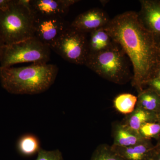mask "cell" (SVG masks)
Returning <instances> with one entry per match:
<instances>
[{
    "instance_id": "6da1fadb",
    "label": "cell",
    "mask_w": 160,
    "mask_h": 160,
    "mask_svg": "<svg viewBox=\"0 0 160 160\" xmlns=\"http://www.w3.org/2000/svg\"><path fill=\"white\" fill-rule=\"evenodd\" d=\"M104 28L127 55L132 68V85L138 92L142 91L160 69V46L136 12L116 16Z\"/></svg>"
},
{
    "instance_id": "7a4b0ae2",
    "label": "cell",
    "mask_w": 160,
    "mask_h": 160,
    "mask_svg": "<svg viewBox=\"0 0 160 160\" xmlns=\"http://www.w3.org/2000/svg\"><path fill=\"white\" fill-rule=\"evenodd\" d=\"M58 72L56 65L47 63L0 68V82L3 89L11 94H39L51 87Z\"/></svg>"
},
{
    "instance_id": "3957f363",
    "label": "cell",
    "mask_w": 160,
    "mask_h": 160,
    "mask_svg": "<svg viewBox=\"0 0 160 160\" xmlns=\"http://www.w3.org/2000/svg\"><path fill=\"white\" fill-rule=\"evenodd\" d=\"M85 66L101 77L120 85L131 81L133 75L130 60L115 42L106 50L89 54Z\"/></svg>"
},
{
    "instance_id": "277c9868",
    "label": "cell",
    "mask_w": 160,
    "mask_h": 160,
    "mask_svg": "<svg viewBox=\"0 0 160 160\" xmlns=\"http://www.w3.org/2000/svg\"><path fill=\"white\" fill-rule=\"evenodd\" d=\"M30 0H13L7 9L0 10V38L6 45L33 37L35 17Z\"/></svg>"
},
{
    "instance_id": "5b68a950",
    "label": "cell",
    "mask_w": 160,
    "mask_h": 160,
    "mask_svg": "<svg viewBox=\"0 0 160 160\" xmlns=\"http://www.w3.org/2000/svg\"><path fill=\"white\" fill-rule=\"evenodd\" d=\"M51 50L49 46L34 37L5 45L1 68L11 67L19 63H47L50 60Z\"/></svg>"
},
{
    "instance_id": "8992f818",
    "label": "cell",
    "mask_w": 160,
    "mask_h": 160,
    "mask_svg": "<svg viewBox=\"0 0 160 160\" xmlns=\"http://www.w3.org/2000/svg\"><path fill=\"white\" fill-rule=\"evenodd\" d=\"M51 49L69 62L85 65L89 53L87 34L69 26Z\"/></svg>"
},
{
    "instance_id": "52a82bcc",
    "label": "cell",
    "mask_w": 160,
    "mask_h": 160,
    "mask_svg": "<svg viewBox=\"0 0 160 160\" xmlns=\"http://www.w3.org/2000/svg\"><path fill=\"white\" fill-rule=\"evenodd\" d=\"M69 26L62 17H35L33 37L51 49Z\"/></svg>"
},
{
    "instance_id": "ba28073f",
    "label": "cell",
    "mask_w": 160,
    "mask_h": 160,
    "mask_svg": "<svg viewBox=\"0 0 160 160\" xmlns=\"http://www.w3.org/2000/svg\"><path fill=\"white\" fill-rule=\"evenodd\" d=\"M138 17L160 47V1L141 0Z\"/></svg>"
},
{
    "instance_id": "9c48e42d",
    "label": "cell",
    "mask_w": 160,
    "mask_h": 160,
    "mask_svg": "<svg viewBox=\"0 0 160 160\" xmlns=\"http://www.w3.org/2000/svg\"><path fill=\"white\" fill-rule=\"evenodd\" d=\"M110 21L107 12L99 8H93L78 15L70 26L78 31L87 34L104 28Z\"/></svg>"
},
{
    "instance_id": "30bf717a",
    "label": "cell",
    "mask_w": 160,
    "mask_h": 160,
    "mask_svg": "<svg viewBox=\"0 0 160 160\" xmlns=\"http://www.w3.org/2000/svg\"><path fill=\"white\" fill-rule=\"evenodd\" d=\"M78 0H30L29 7L34 17H62Z\"/></svg>"
},
{
    "instance_id": "8fae6325",
    "label": "cell",
    "mask_w": 160,
    "mask_h": 160,
    "mask_svg": "<svg viewBox=\"0 0 160 160\" xmlns=\"http://www.w3.org/2000/svg\"><path fill=\"white\" fill-rule=\"evenodd\" d=\"M111 146L112 149L125 160H152L160 149L158 146H152L148 140L129 147Z\"/></svg>"
},
{
    "instance_id": "7c38bea8",
    "label": "cell",
    "mask_w": 160,
    "mask_h": 160,
    "mask_svg": "<svg viewBox=\"0 0 160 160\" xmlns=\"http://www.w3.org/2000/svg\"><path fill=\"white\" fill-rule=\"evenodd\" d=\"M113 143L120 147H129L144 142L146 139L140 133L132 130L122 123H116L112 129Z\"/></svg>"
},
{
    "instance_id": "4fadbf2b",
    "label": "cell",
    "mask_w": 160,
    "mask_h": 160,
    "mask_svg": "<svg viewBox=\"0 0 160 160\" xmlns=\"http://www.w3.org/2000/svg\"><path fill=\"white\" fill-rule=\"evenodd\" d=\"M158 119V115L147 111L137 106L134 111L126 115L122 124L132 130L139 132L140 128L143 124L149 122H155Z\"/></svg>"
},
{
    "instance_id": "5bb4252c",
    "label": "cell",
    "mask_w": 160,
    "mask_h": 160,
    "mask_svg": "<svg viewBox=\"0 0 160 160\" xmlns=\"http://www.w3.org/2000/svg\"><path fill=\"white\" fill-rule=\"evenodd\" d=\"M88 39L89 54L97 53L111 47L115 42L104 28L90 32Z\"/></svg>"
},
{
    "instance_id": "9a60e30c",
    "label": "cell",
    "mask_w": 160,
    "mask_h": 160,
    "mask_svg": "<svg viewBox=\"0 0 160 160\" xmlns=\"http://www.w3.org/2000/svg\"><path fill=\"white\" fill-rule=\"evenodd\" d=\"M38 138L31 133L23 135L18 139L16 149L18 153L24 157H31L38 154L41 149Z\"/></svg>"
},
{
    "instance_id": "2e32d148",
    "label": "cell",
    "mask_w": 160,
    "mask_h": 160,
    "mask_svg": "<svg viewBox=\"0 0 160 160\" xmlns=\"http://www.w3.org/2000/svg\"><path fill=\"white\" fill-rule=\"evenodd\" d=\"M137 106L158 115L160 112V96L150 88L139 92Z\"/></svg>"
},
{
    "instance_id": "e0dca14e",
    "label": "cell",
    "mask_w": 160,
    "mask_h": 160,
    "mask_svg": "<svg viewBox=\"0 0 160 160\" xmlns=\"http://www.w3.org/2000/svg\"><path fill=\"white\" fill-rule=\"evenodd\" d=\"M138 102V97L129 93H122L113 100V106L118 112L129 115L134 111Z\"/></svg>"
},
{
    "instance_id": "ac0fdd59",
    "label": "cell",
    "mask_w": 160,
    "mask_h": 160,
    "mask_svg": "<svg viewBox=\"0 0 160 160\" xmlns=\"http://www.w3.org/2000/svg\"><path fill=\"white\" fill-rule=\"evenodd\" d=\"M90 160H125L112 148L111 146L102 144L98 146Z\"/></svg>"
},
{
    "instance_id": "d6986e66",
    "label": "cell",
    "mask_w": 160,
    "mask_h": 160,
    "mask_svg": "<svg viewBox=\"0 0 160 160\" xmlns=\"http://www.w3.org/2000/svg\"><path fill=\"white\" fill-rule=\"evenodd\" d=\"M139 132L146 140H149L150 138L157 136L160 133V122H149L145 123L140 128Z\"/></svg>"
},
{
    "instance_id": "ffe728a7",
    "label": "cell",
    "mask_w": 160,
    "mask_h": 160,
    "mask_svg": "<svg viewBox=\"0 0 160 160\" xmlns=\"http://www.w3.org/2000/svg\"><path fill=\"white\" fill-rule=\"evenodd\" d=\"M36 160H64V158L59 149L47 151L41 148Z\"/></svg>"
},
{
    "instance_id": "44dd1931",
    "label": "cell",
    "mask_w": 160,
    "mask_h": 160,
    "mask_svg": "<svg viewBox=\"0 0 160 160\" xmlns=\"http://www.w3.org/2000/svg\"><path fill=\"white\" fill-rule=\"evenodd\" d=\"M147 85L160 96V78H154L149 81Z\"/></svg>"
},
{
    "instance_id": "7402d4cb",
    "label": "cell",
    "mask_w": 160,
    "mask_h": 160,
    "mask_svg": "<svg viewBox=\"0 0 160 160\" xmlns=\"http://www.w3.org/2000/svg\"><path fill=\"white\" fill-rule=\"evenodd\" d=\"M13 0H0V10L7 9L13 3Z\"/></svg>"
},
{
    "instance_id": "603a6c76",
    "label": "cell",
    "mask_w": 160,
    "mask_h": 160,
    "mask_svg": "<svg viewBox=\"0 0 160 160\" xmlns=\"http://www.w3.org/2000/svg\"><path fill=\"white\" fill-rule=\"evenodd\" d=\"M5 45L6 44L3 42L2 39L0 38V68H1V61H2V57L3 50H4Z\"/></svg>"
},
{
    "instance_id": "cb8c5ba5",
    "label": "cell",
    "mask_w": 160,
    "mask_h": 160,
    "mask_svg": "<svg viewBox=\"0 0 160 160\" xmlns=\"http://www.w3.org/2000/svg\"><path fill=\"white\" fill-rule=\"evenodd\" d=\"M152 160H160V149L157 153L154 156V158H153Z\"/></svg>"
},
{
    "instance_id": "d4e9b609",
    "label": "cell",
    "mask_w": 160,
    "mask_h": 160,
    "mask_svg": "<svg viewBox=\"0 0 160 160\" xmlns=\"http://www.w3.org/2000/svg\"><path fill=\"white\" fill-rule=\"evenodd\" d=\"M108 1H100V2L102 3V5L105 6L108 2Z\"/></svg>"
},
{
    "instance_id": "484cf974",
    "label": "cell",
    "mask_w": 160,
    "mask_h": 160,
    "mask_svg": "<svg viewBox=\"0 0 160 160\" xmlns=\"http://www.w3.org/2000/svg\"><path fill=\"white\" fill-rule=\"evenodd\" d=\"M156 78H160V69H159L157 73L156 77Z\"/></svg>"
},
{
    "instance_id": "4316f807",
    "label": "cell",
    "mask_w": 160,
    "mask_h": 160,
    "mask_svg": "<svg viewBox=\"0 0 160 160\" xmlns=\"http://www.w3.org/2000/svg\"><path fill=\"white\" fill-rule=\"evenodd\" d=\"M158 120H159L160 122V112L158 114Z\"/></svg>"
}]
</instances>
